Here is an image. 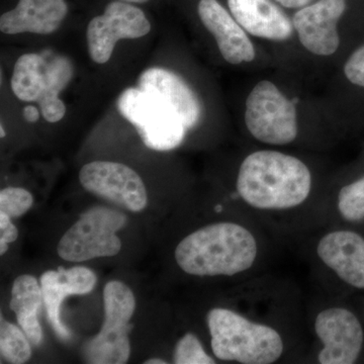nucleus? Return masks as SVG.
I'll return each instance as SVG.
<instances>
[{"instance_id": "1", "label": "nucleus", "mask_w": 364, "mask_h": 364, "mask_svg": "<svg viewBox=\"0 0 364 364\" xmlns=\"http://www.w3.org/2000/svg\"><path fill=\"white\" fill-rule=\"evenodd\" d=\"M312 173L299 158L274 150L249 154L237 176V193L259 210H291L303 205L312 191Z\"/></svg>"}, {"instance_id": "2", "label": "nucleus", "mask_w": 364, "mask_h": 364, "mask_svg": "<svg viewBox=\"0 0 364 364\" xmlns=\"http://www.w3.org/2000/svg\"><path fill=\"white\" fill-rule=\"evenodd\" d=\"M176 260L182 272L196 277H234L247 272L258 256L252 232L232 222L215 223L179 242Z\"/></svg>"}, {"instance_id": "3", "label": "nucleus", "mask_w": 364, "mask_h": 364, "mask_svg": "<svg viewBox=\"0 0 364 364\" xmlns=\"http://www.w3.org/2000/svg\"><path fill=\"white\" fill-rule=\"evenodd\" d=\"M207 323L213 353L220 360L272 364L284 353V340L277 330L233 310L213 309Z\"/></svg>"}, {"instance_id": "4", "label": "nucleus", "mask_w": 364, "mask_h": 364, "mask_svg": "<svg viewBox=\"0 0 364 364\" xmlns=\"http://www.w3.org/2000/svg\"><path fill=\"white\" fill-rule=\"evenodd\" d=\"M105 322L95 338L83 347L86 363L123 364L131 354L130 320L136 310V299L130 287L112 280L104 289Z\"/></svg>"}, {"instance_id": "5", "label": "nucleus", "mask_w": 364, "mask_h": 364, "mask_svg": "<svg viewBox=\"0 0 364 364\" xmlns=\"http://www.w3.org/2000/svg\"><path fill=\"white\" fill-rule=\"evenodd\" d=\"M119 114L138 131L150 149L169 151L186 136V124L168 105L141 88H127L117 98Z\"/></svg>"}, {"instance_id": "6", "label": "nucleus", "mask_w": 364, "mask_h": 364, "mask_svg": "<svg viewBox=\"0 0 364 364\" xmlns=\"http://www.w3.org/2000/svg\"><path fill=\"white\" fill-rule=\"evenodd\" d=\"M126 222V215L112 208H90L60 239V257L69 262H83L117 255L122 249L117 233Z\"/></svg>"}, {"instance_id": "7", "label": "nucleus", "mask_w": 364, "mask_h": 364, "mask_svg": "<svg viewBox=\"0 0 364 364\" xmlns=\"http://www.w3.org/2000/svg\"><path fill=\"white\" fill-rule=\"evenodd\" d=\"M293 102L274 83L262 80L246 100L245 123L249 133L261 143L284 146L298 136V116Z\"/></svg>"}, {"instance_id": "8", "label": "nucleus", "mask_w": 364, "mask_h": 364, "mask_svg": "<svg viewBox=\"0 0 364 364\" xmlns=\"http://www.w3.org/2000/svg\"><path fill=\"white\" fill-rule=\"evenodd\" d=\"M150 31V21L140 9L126 2H111L104 14L88 23L86 39L91 59L107 63L119 40L138 39Z\"/></svg>"}, {"instance_id": "9", "label": "nucleus", "mask_w": 364, "mask_h": 364, "mask_svg": "<svg viewBox=\"0 0 364 364\" xmlns=\"http://www.w3.org/2000/svg\"><path fill=\"white\" fill-rule=\"evenodd\" d=\"M79 181L86 191L131 212H141L147 205V191L142 178L122 163H88L79 172Z\"/></svg>"}, {"instance_id": "10", "label": "nucleus", "mask_w": 364, "mask_h": 364, "mask_svg": "<svg viewBox=\"0 0 364 364\" xmlns=\"http://www.w3.org/2000/svg\"><path fill=\"white\" fill-rule=\"evenodd\" d=\"M315 332L323 344L318 363H356L363 349V330L350 311L338 306L321 311L315 320Z\"/></svg>"}, {"instance_id": "11", "label": "nucleus", "mask_w": 364, "mask_h": 364, "mask_svg": "<svg viewBox=\"0 0 364 364\" xmlns=\"http://www.w3.org/2000/svg\"><path fill=\"white\" fill-rule=\"evenodd\" d=\"M346 0H318L294 14L293 25L299 42L317 56H331L340 45L338 21L346 11Z\"/></svg>"}, {"instance_id": "12", "label": "nucleus", "mask_w": 364, "mask_h": 364, "mask_svg": "<svg viewBox=\"0 0 364 364\" xmlns=\"http://www.w3.org/2000/svg\"><path fill=\"white\" fill-rule=\"evenodd\" d=\"M97 284L95 272L83 267L49 270L41 277L43 299L48 318L59 338H70L71 333L62 323L60 308L67 296L90 294Z\"/></svg>"}, {"instance_id": "13", "label": "nucleus", "mask_w": 364, "mask_h": 364, "mask_svg": "<svg viewBox=\"0 0 364 364\" xmlns=\"http://www.w3.org/2000/svg\"><path fill=\"white\" fill-rule=\"evenodd\" d=\"M198 11L228 63L239 65L255 59V49L246 31L218 0H200Z\"/></svg>"}, {"instance_id": "14", "label": "nucleus", "mask_w": 364, "mask_h": 364, "mask_svg": "<svg viewBox=\"0 0 364 364\" xmlns=\"http://www.w3.org/2000/svg\"><path fill=\"white\" fill-rule=\"evenodd\" d=\"M318 258L340 279L356 289H364V239L355 232L339 230L318 241Z\"/></svg>"}, {"instance_id": "15", "label": "nucleus", "mask_w": 364, "mask_h": 364, "mask_svg": "<svg viewBox=\"0 0 364 364\" xmlns=\"http://www.w3.org/2000/svg\"><path fill=\"white\" fill-rule=\"evenodd\" d=\"M139 88L168 105L181 117L186 129L193 128L200 121V100L188 83L173 72L156 67L147 69L139 78Z\"/></svg>"}, {"instance_id": "16", "label": "nucleus", "mask_w": 364, "mask_h": 364, "mask_svg": "<svg viewBox=\"0 0 364 364\" xmlns=\"http://www.w3.org/2000/svg\"><path fill=\"white\" fill-rule=\"evenodd\" d=\"M67 13L65 0H20L14 9L2 14L0 31L7 35H49L58 30Z\"/></svg>"}, {"instance_id": "17", "label": "nucleus", "mask_w": 364, "mask_h": 364, "mask_svg": "<svg viewBox=\"0 0 364 364\" xmlns=\"http://www.w3.org/2000/svg\"><path fill=\"white\" fill-rule=\"evenodd\" d=\"M230 11L246 32L272 41L293 36V21L270 0H228Z\"/></svg>"}, {"instance_id": "18", "label": "nucleus", "mask_w": 364, "mask_h": 364, "mask_svg": "<svg viewBox=\"0 0 364 364\" xmlns=\"http://www.w3.org/2000/svg\"><path fill=\"white\" fill-rule=\"evenodd\" d=\"M42 304H44L42 287L35 277L23 274L14 280L11 309L16 313L21 330L33 345H39L43 339V330L39 322Z\"/></svg>"}, {"instance_id": "19", "label": "nucleus", "mask_w": 364, "mask_h": 364, "mask_svg": "<svg viewBox=\"0 0 364 364\" xmlns=\"http://www.w3.org/2000/svg\"><path fill=\"white\" fill-rule=\"evenodd\" d=\"M73 67L65 57H56L47 63V81L44 92L38 100L41 112L46 121L57 123L66 114V107L59 98V93L70 82Z\"/></svg>"}, {"instance_id": "20", "label": "nucleus", "mask_w": 364, "mask_h": 364, "mask_svg": "<svg viewBox=\"0 0 364 364\" xmlns=\"http://www.w3.org/2000/svg\"><path fill=\"white\" fill-rule=\"evenodd\" d=\"M47 81V62L35 53L23 55L14 65L11 90L23 102H36L44 92Z\"/></svg>"}, {"instance_id": "21", "label": "nucleus", "mask_w": 364, "mask_h": 364, "mask_svg": "<svg viewBox=\"0 0 364 364\" xmlns=\"http://www.w3.org/2000/svg\"><path fill=\"white\" fill-rule=\"evenodd\" d=\"M31 342L21 330L2 317L0 320V351L2 358L14 364L25 363L32 355Z\"/></svg>"}, {"instance_id": "22", "label": "nucleus", "mask_w": 364, "mask_h": 364, "mask_svg": "<svg viewBox=\"0 0 364 364\" xmlns=\"http://www.w3.org/2000/svg\"><path fill=\"white\" fill-rule=\"evenodd\" d=\"M338 210L347 221L358 222L364 219V176L341 188Z\"/></svg>"}, {"instance_id": "23", "label": "nucleus", "mask_w": 364, "mask_h": 364, "mask_svg": "<svg viewBox=\"0 0 364 364\" xmlns=\"http://www.w3.org/2000/svg\"><path fill=\"white\" fill-rule=\"evenodd\" d=\"M176 364H214L215 360L203 349L196 335L188 333L178 340L173 352Z\"/></svg>"}, {"instance_id": "24", "label": "nucleus", "mask_w": 364, "mask_h": 364, "mask_svg": "<svg viewBox=\"0 0 364 364\" xmlns=\"http://www.w3.org/2000/svg\"><path fill=\"white\" fill-rule=\"evenodd\" d=\"M33 203V196L21 188H7L0 191V212L11 218L26 214Z\"/></svg>"}, {"instance_id": "25", "label": "nucleus", "mask_w": 364, "mask_h": 364, "mask_svg": "<svg viewBox=\"0 0 364 364\" xmlns=\"http://www.w3.org/2000/svg\"><path fill=\"white\" fill-rule=\"evenodd\" d=\"M344 74L352 85L364 88V45L352 53L347 60Z\"/></svg>"}, {"instance_id": "26", "label": "nucleus", "mask_w": 364, "mask_h": 364, "mask_svg": "<svg viewBox=\"0 0 364 364\" xmlns=\"http://www.w3.org/2000/svg\"><path fill=\"white\" fill-rule=\"evenodd\" d=\"M18 237V230L4 213L0 212V241L13 243Z\"/></svg>"}, {"instance_id": "27", "label": "nucleus", "mask_w": 364, "mask_h": 364, "mask_svg": "<svg viewBox=\"0 0 364 364\" xmlns=\"http://www.w3.org/2000/svg\"><path fill=\"white\" fill-rule=\"evenodd\" d=\"M274 1L286 9H303L311 4L313 0H274Z\"/></svg>"}, {"instance_id": "28", "label": "nucleus", "mask_w": 364, "mask_h": 364, "mask_svg": "<svg viewBox=\"0 0 364 364\" xmlns=\"http://www.w3.org/2000/svg\"><path fill=\"white\" fill-rule=\"evenodd\" d=\"M23 117L28 123H36L40 117L39 109L33 105H28L23 109Z\"/></svg>"}, {"instance_id": "29", "label": "nucleus", "mask_w": 364, "mask_h": 364, "mask_svg": "<svg viewBox=\"0 0 364 364\" xmlns=\"http://www.w3.org/2000/svg\"><path fill=\"white\" fill-rule=\"evenodd\" d=\"M145 364H166V361L162 360V359L159 358H152V359H148L147 361H145L144 363Z\"/></svg>"}, {"instance_id": "30", "label": "nucleus", "mask_w": 364, "mask_h": 364, "mask_svg": "<svg viewBox=\"0 0 364 364\" xmlns=\"http://www.w3.org/2000/svg\"><path fill=\"white\" fill-rule=\"evenodd\" d=\"M7 250H9V243H6V242L4 241H0V254L4 255Z\"/></svg>"}, {"instance_id": "31", "label": "nucleus", "mask_w": 364, "mask_h": 364, "mask_svg": "<svg viewBox=\"0 0 364 364\" xmlns=\"http://www.w3.org/2000/svg\"><path fill=\"white\" fill-rule=\"evenodd\" d=\"M124 1L136 2V4H144V2H147L148 0H124Z\"/></svg>"}, {"instance_id": "32", "label": "nucleus", "mask_w": 364, "mask_h": 364, "mask_svg": "<svg viewBox=\"0 0 364 364\" xmlns=\"http://www.w3.org/2000/svg\"><path fill=\"white\" fill-rule=\"evenodd\" d=\"M0 132H1V138H4V136H6V132H4V127H2V124L1 128H0Z\"/></svg>"}]
</instances>
